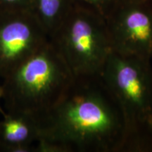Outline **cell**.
I'll list each match as a JSON object with an SVG mask.
<instances>
[{
    "mask_svg": "<svg viewBox=\"0 0 152 152\" xmlns=\"http://www.w3.org/2000/svg\"><path fill=\"white\" fill-rule=\"evenodd\" d=\"M49 39L32 11L0 12V77H7Z\"/></svg>",
    "mask_w": 152,
    "mask_h": 152,
    "instance_id": "5",
    "label": "cell"
},
{
    "mask_svg": "<svg viewBox=\"0 0 152 152\" xmlns=\"http://www.w3.org/2000/svg\"><path fill=\"white\" fill-rule=\"evenodd\" d=\"M0 121V151L35 152L39 138L38 120L23 112L6 111Z\"/></svg>",
    "mask_w": 152,
    "mask_h": 152,
    "instance_id": "7",
    "label": "cell"
},
{
    "mask_svg": "<svg viewBox=\"0 0 152 152\" xmlns=\"http://www.w3.org/2000/svg\"><path fill=\"white\" fill-rule=\"evenodd\" d=\"M74 80L50 39L7 77L1 85L5 111L39 118L64 94Z\"/></svg>",
    "mask_w": 152,
    "mask_h": 152,
    "instance_id": "2",
    "label": "cell"
},
{
    "mask_svg": "<svg viewBox=\"0 0 152 152\" xmlns=\"http://www.w3.org/2000/svg\"><path fill=\"white\" fill-rule=\"evenodd\" d=\"M74 4L90 9L106 20L121 0H73Z\"/></svg>",
    "mask_w": 152,
    "mask_h": 152,
    "instance_id": "9",
    "label": "cell"
},
{
    "mask_svg": "<svg viewBox=\"0 0 152 152\" xmlns=\"http://www.w3.org/2000/svg\"><path fill=\"white\" fill-rule=\"evenodd\" d=\"M2 97H3V89H2V87H1V85H0V113L3 115L4 114L6 113V111L4 110V109L1 106V101L2 100Z\"/></svg>",
    "mask_w": 152,
    "mask_h": 152,
    "instance_id": "11",
    "label": "cell"
},
{
    "mask_svg": "<svg viewBox=\"0 0 152 152\" xmlns=\"http://www.w3.org/2000/svg\"><path fill=\"white\" fill-rule=\"evenodd\" d=\"M73 4V0H33L31 11L49 37L63 22Z\"/></svg>",
    "mask_w": 152,
    "mask_h": 152,
    "instance_id": "8",
    "label": "cell"
},
{
    "mask_svg": "<svg viewBox=\"0 0 152 152\" xmlns=\"http://www.w3.org/2000/svg\"><path fill=\"white\" fill-rule=\"evenodd\" d=\"M91 78H74L54 106L37 118L35 152L97 149L113 137L118 127L116 116Z\"/></svg>",
    "mask_w": 152,
    "mask_h": 152,
    "instance_id": "1",
    "label": "cell"
},
{
    "mask_svg": "<svg viewBox=\"0 0 152 152\" xmlns=\"http://www.w3.org/2000/svg\"><path fill=\"white\" fill-rule=\"evenodd\" d=\"M101 74L129 121H151L152 80L147 60L113 51Z\"/></svg>",
    "mask_w": 152,
    "mask_h": 152,
    "instance_id": "4",
    "label": "cell"
},
{
    "mask_svg": "<svg viewBox=\"0 0 152 152\" xmlns=\"http://www.w3.org/2000/svg\"><path fill=\"white\" fill-rule=\"evenodd\" d=\"M49 39L74 78L99 75L113 52L106 20L94 11L75 4Z\"/></svg>",
    "mask_w": 152,
    "mask_h": 152,
    "instance_id": "3",
    "label": "cell"
},
{
    "mask_svg": "<svg viewBox=\"0 0 152 152\" xmlns=\"http://www.w3.org/2000/svg\"><path fill=\"white\" fill-rule=\"evenodd\" d=\"M107 18L113 52L145 60L152 57V11L143 0H121Z\"/></svg>",
    "mask_w": 152,
    "mask_h": 152,
    "instance_id": "6",
    "label": "cell"
},
{
    "mask_svg": "<svg viewBox=\"0 0 152 152\" xmlns=\"http://www.w3.org/2000/svg\"><path fill=\"white\" fill-rule=\"evenodd\" d=\"M33 0H0V12L31 11Z\"/></svg>",
    "mask_w": 152,
    "mask_h": 152,
    "instance_id": "10",
    "label": "cell"
}]
</instances>
